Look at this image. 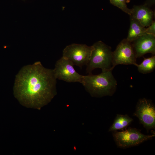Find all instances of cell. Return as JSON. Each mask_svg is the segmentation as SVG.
Wrapping results in <instances>:
<instances>
[{"label": "cell", "mask_w": 155, "mask_h": 155, "mask_svg": "<svg viewBox=\"0 0 155 155\" xmlns=\"http://www.w3.org/2000/svg\"><path fill=\"white\" fill-rule=\"evenodd\" d=\"M56 80L53 69L40 61L25 66L16 76L14 96L23 106L40 110L56 94Z\"/></svg>", "instance_id": "obj_1"}, {"label": "cell", "mask_w": 155, "mask_h": 155, "mask_svg": "<svg viewBox=\"0 0 155 155\" xmlns=\"http://www.w3.org/2000/svg\"><path fill=\"white\" fill-rule=\"evenodd\" d=\"M93 49L92 46L73 43L67 46L63 49V57L80 68L88 63Z\"/></svg>", "instance_id": "obj_5"}, {"label": "cell", "mask_w": 155, "mask_h": 155, "mask_svg": "<svg viewBox=\"0 0 155 155\" xmlns=\"http://www.w3.org/2000/svg\"><path fill=\"white\" fill-rule=\"evenodd\" d=\"M133 119L127 115H117L113 122L109 128V131L123 130L131 124Z\"/></svg>", "instance_id": "obj_12"}, {"label": "cell", "mask_w": 155, "mask_h": 155, "mask_svg": "<svg viewBox=\"0 0 155 155\" xmlns=\"http://www.w3.org/2000/svg\"><path fill=\"white\" fill-rule=\"evenodd\" d=\"M112 71L110 70L102 71L97 75L91 73L84 75L82 84L93 96H112L115 92L117 85Z\"/></svg>", "instance_id": "obj_2"}, {"label": "cell", "mask_w": 155, "mask_h": 155, "mask_svg": "<svg viewBox=\"0 0 155 155\" xmlns=\"http://www.w3.org/2000/svg\"><path fill=\"white\" fill-rule=\"evenodd\" d=\"M130 16L136 20L145 27H148L153 21L154 13L145 4L135 5L131 9Z\"/></svg>", "instance_id": "obj_10"}, {"label": "cell", "mask_w": 155, "mask_h": 155, "mask_svg": "<svg viewBox=\"0 0 155 155\" xmlns=\"http://www.w3.org/2000/svg\"><path fill=\"white\" fill-rule=\"evenodd\" d=\"M111 4L120 9L130 16L131 15V9H129L126 4L127 0H110Z\"/></svg>", "instance_id": "obj_14"}, {"label": "cell", "mask_w": 155, "mask_h": 155, "mask_svg": "<svg viewBox=\"0 0 155 155\" xmlns=\"http://www.w3.org/2000/svg\"><path fill=\"white\" fill-rule=\"evenodd\" d=\"M113 135L117 146L125 148L138 145L152 139L155 135H145L136 128L129 127L121 131H113Z\"/></svg>", "instance_id": "obj_4"}, {"label": "cell", "mask_w": 155, "mask_h": 155, "mask_svg": "<svg viewBox=\"0 0 155 155\" xmlns=\"http://www.w3.org/2000/svg\"><path fill=\"white\" fill-rule=\"evenodd\" d=\"M146 33L155 36V21L153 20L148 28H146Z\"/></svg>", "instance_id": "obj_15"}, {"label": "cell", "mask_w": 155, "mask_h": 155, "mask_svg": "<svg viewBox=\"0 0 155 155\" xmlns=\"http://www.w3.org/2000/svg\"><path fill=\"white\" fill-rule=\"evenodd\" d=\"M146 29L137 21L130 16V26L126 39L130 42H132L146 33Z\"/></svg>", "instance_id": "obj_11"}, {"label": "cell", "mask_w": 155, "mask_h": 155, "mask_svg": "<svg viewBox=\"0 0 155 155\" xmlns=\"http://www.w3.org/2000/svg\"><path fill=\"white\" fill-rule=\"evenodd\" d=\"M155 0H148L146 3L145 4L147 7H149L154 4Z\"/></svg>", "instance_id": "obj_16"}, {"label": "cell", "mask_w": 155, "mask_h": 155, "mask_svg": "<svg viewBox=\"0 0 155 155\" xmlns=\"http://www.w3.org/2000/svg\"><path fill=\"white\" fill-rule=\"evenodd\" d=\"M133 42L132 44L137 58L148 53L154 55L155 36L146 33Z\"/></svg>", "instance_id": "obj_9"}, {"label": "cell", "mask_w": 155, "mask_h": 155, "mask_svg": "<svg viewBox=\"0 0 155 155\" xmlns=\"http://www.w3.org/2000/svg\"><path fill=\"white\" fill-rule=\"evenodd\" d=\"M137 58L131 42L126 38L122 40L113 52L112 64L114 69L119 65L136 66Z\"/></svg>", "instance_id": "obj_7"}, {"label": "cell", "mask_w": 155, "mask_h": 155, "mask_svg": "<svg viewBox=\"0 0 155 155\" xmlns=\"http://www.w3.org/2000/svg\"><path fill=\"white\" fill-rule=\"evenodd\" d=\"M92 46L90 58L86 65V72L91 74L93 70L98 68L101 69L102 71L113 70V52L111 47L101 41L95 42Z\"/></svg>", "instance_id": "obj_3"}, {"label": "cell", "mask_w": 155, "mask_h": 155, "mask_svg": "<svg viewBox=\"0 0 155 155\" xmlns=\"http://www.w3.org/2000/svg\"><path fill=\"white\" fill-rule=\"evenodd\" d=\"M133 115L147 130L155 127V106L152 101L145 98L140 99L136 105Z\"/></svg>", "instance_id": "obj_6"}, {"label": "cell", "mask_w": 155, "mask_h": 155, "mask_svg": "<svg viewBox=\"0 0 155 155\" xmlns=\"http://www.w3.org/2000/svg\"><path fill=\"white\" fill-rule=\"evenodd\" d=\"M136 66L138 71L143 74H147L152 72L155 68V56L154 55L148 58H144L142 62L137 64Z\"/></svg>", "instance_id": "obj_13"}, {"label": "cell", "mask_w": 155, "mask_h": 155, "mask_svg": "<svg viewBox=\"0 0 155 155\" xmlns=\"http://www.w3.org/2000/svg\"><path fill=\"white\" fill-rule=\"evenodd\" d=\"M74 65L71 61L62 56L56 62L53 69L56 79L67 82L82 84L84 75L76 71Z\"/></svg>", "instance_id": "obj_8"}, {"label": "cell", "mask_w": 155, "mask_h": 155, "mask_svg": "<svg viewBox=\"0 0 155 155\" xmlns=\"http://www.w3.org/2000/svg\"><path fill=\"white\" fill-rule=\"evenodd\" d=\"M131 0H127V3H129L130 1Z\"/></svg>", "instance_id": "obj_17"}]
</instances>
